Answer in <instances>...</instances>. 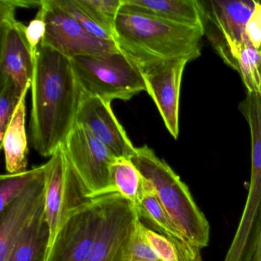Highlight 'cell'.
<instances>
[{
  "instance_id": "obj_1",
  "label": "cell",
  "mask_w": 261,
  "mask_h": 261,
  "mask_svg": "<svg viewBox=\"0 0 261 261\" xmlns=\"http://www.w3.org/2000/svg\"><path fill=\"white\" fill-rule=\"evenodd\" d=\"M31 88L32 144L39 155L51 157L75 126L83 91L70 59L42 43Z\"/></svg>"
},
{
  "instance_id": "obj_2",
  "label": "cell",
  "mask_w": 261,
  "mask_h": 261,
  "mask_svg": "<svg viewBox=\"0 0 261 261\" xmlns=\"http://www.w3.org/2000/svg\"><path fill=\"white\" fill-rule=\"evenodd\" d=\"M204 35V27L177 23L124 6L119 12L114 30L119 49L142 71L166 61L198 59Z\"/></svg>"
},
{
  "instance_id": "obj_3",
  "label": "cell",
  "mask_w": 261,
  "mask_h": 261,
  "mask_svg": "<svg viewBox=\"0 0 261 261\" xmlns=\"http://www.w3.org/2000/svg\"><path fill=\"white\" fill-rule=\"evenodd\" d=\"M131 160L150 181L162 205L181 233L200 250L207 247L210 240L208 221L175 171L146 145L136 147Z\"/></svg>"
},
{
  "instance_id": "obj_4",
  "label": "cell",
  "mask_w": 261,
  "mask_h": 261,
  "mask_svg": "<svg viewBox=\"0 0 261 261\" xmlns=\"http://www.w3.org/2000/svg\"><path fill=\"white\" fill-rule=\"evenodd\" d=\"M82 91L106 101L129 100L146 91L140 67L120 49L100 56L70 59Z\"/></svg>"
},
{
  "instance_id": "obj_5",
  "label": "cell",
  "mask_w": 261,
  "mask_h": 261,
  "mask_svg": "<svg viewBox=\"0 0 261 261\" xmlns=\"http://www.w3.org/2000/svg\"><path fill=\"white\" fill-rule=\"evenodd\" d=\"M62 148L77 175L85 198L91 200L115 193L110 169L117 157L88 129L76 124Z\"/></svg>"
},
{
  "instance_id": "obj_6",
  "label": "cell",
  "mask_w": 261,
  "mask_h": 261,
  "mask_svg": "<svg viewBox=\"0 0 261 261\" xmlns=\"http://www.w3.org/2000/svg\"><path fill=\"white\" fill-rule=\"evenodd\" d=\"M45 168V215L49 228L45 253L48 258L59 231L69 217L90 201L85 198L77 175L61 146Z\"/></svg>"
},
{
  "instance_id": "obj_7",
  "label": "cell",
  "mask_w": 261,
  "mask_h": 261,
  "mask_svg": "<svg viewBox=\"0 0 261 261\" xmlns=\"http://www.w3.org/2000/svg\"><path fill=\"white\" fill-rule=\"evenodd\" d=\"M202 4L204 34L224 63L237 71L240 55L249 44L245 27L255 0H210Z\"/></svg>"
},
{
  "instance_id": "obj_8",
  "label": "cell",
  "mask_w": 261,
  "mask_h": 261,
  "mask_svg": "<svg viewBox=\"0 0 261 261\" xmlns=\"http://www.w3.org/2000/svg\"><path fill=\"white\" fill-rule=\"evenodd\" d=\"M46 23L42 44L68 59L100 56L118 50L114 42L102 40L85 30L75 19L58 8L51 0H42L40 9Z\"/></svg>"
},
{
  "instance_id": "obj_9",
  "label": "cell",
  "mask_w": 261,
  "mask_h": 261,
  "mask_svg": "<svg viewBox=\"0 0 261 261\" xmlns=\"http://www.w3.org/2000/svg\"><path fill=\"white\" fill-rule=\"evenodd\" d=\"M100 198V221L86 261H117L139 216L129 201L117 192Z\"/></svg>"
},
{
  "instance_id": "obj_10",
  "label": "cell",
  "mask_w": 261,
  "mask_h": 261,
  "mask_svg": "<svg viewBox=\"0 0 261 261\" xmlns=\"http://www.w3.org/2000/svg\"><path fill=\"white\" fill-rule=\"evenodd\" d=\"M100 197L90 200L69 217L45 261H86L100 221Z\"/></svg>"
},
{
  "instance_id": "obj_11",
  "label": "cell",
  "mask_w": 261,
  "mask_h": 261,
  "mask_svg": "<svg viewBox=\"0 0 261 261\" xmlns=\"http://www.w3.org/2000/svg\"><path fill=\"white\" fill-rule=\"evenodd\" d=\"M190 61L177 59L143 70L146 92L155 102L165 126L174 139L179 134V99L185 68Z\"/></svg>"
},
{
  "instance_id": "obj_12",
  "label": "cell",
  "mask_w": 261,
  "mask_h": 261,
  "mask_svg": "<svg viewBox=\"0 0 261 261\" xmlns=\"http://www.w3.org/2000/svg\"><path fill=\"white\" fill-rule=\"evenodd\" d=\"M111 103L83 92L76 124L88 129L117 158L131 159L136 147L111 108Z\"/></svg>"
},
{
  "instance_id": "obj_13",
  "label": "cell",
  "mask_w": 261,
  "mask_h": 261,
  "mask_svg": "<svg viewBox=\"0 0 261 261\" xmlns=\"http://www.w3.org/2000/svg\"><path fill=\"white\" fill-rule=\"evenodd\" d=\"M25 30L16 17L0 19V74L13 80L21 95L31 88L35 69Z\"/></svg>"
},
{
  "instance_id": "obj_14",
  "label": "cell",
  "mask_w": 261,
  "mask_h": 261,
  "mask_svg": "<svg viewBox=\"0 0 261 261\" xmlns=\"http://www.w3.org/2000/svg\"><path fill=\"white\" fill-rule=\"evenodd\" d=\"M44 208L45 175L43 173L0 212V261L8 260L18 240Z\"/></svg>"
},
{
  "instance_id": "obj_15",
  "label": "cell",
  "mask_w": 261,
  "mask_h": 261,
  "mask_svg": "<svg viewBox=\"0 0 261 261\" xmlns=\"http://www.w3.org/2000/svg\"><path fill=\"white\" fill-rule=\"evenodd\" d=\"M137 213L141 221L144 220L151 226V229L172 241L185 260L203 261L201 250L193 245L175 225L160 203L153 186L146 178Z\"/></svg>"
},
{
  "instance_id": "obj_16",
  "label": "cell",
  "mask_w": 261,
  "mask_h": 261,
  "mask_svg": "<svg viewBox=\"0 0 261 261\" xmlns=\"http://www.w3.org/2000/svg\"><path fill=\"white\" fill-rule=\"evenodd\" d=\"M129 10L191 27H203L205 12L198 0H123Z\"/></svg>"
},
{
  "instance_id": "obj_17",
  "label": "cell",
  "mask_w": 261,
  "mask_h": 261,
  "mask_svg": "<svg viewBox=\"0 0 261 261\" xmlns=\"http://www.w3.org/2000/svg\"><path fill=\"white\" fill-rule=\"evenodd\" d=\"M25 96L21 97L19 105L5 134L0 141L5 155L6 169L9 174L19 173L27 169L28 140L25 131Z\"/></svg>"
},
{
  "instance_id": "obj_18",
  "label": "cell",
  "mask_w": 261,
  "mask_h": 261,
  "mask_svg": "<svg viewBox=\"0 0 261 261\" xmlns=\"http://www.w3.org/2000/svg\"><path fill=\"white\" fill-rule=\"evenodd\" d=\"M49 235L44 208L18 240L7 261H45Z\"/></svg>"
},
{
  "instance_id": "obj_19",
  "label": "cell",
  "mask_w": 261,
  "mask_h": 261,
  "mask_svg": "<svg viewBox=\"0 0 261 261\" xmlns=\"http://www.w3.org/2000/svg\"><path fill=\"white\" fill-rule=\"evenodd\" d=\"M110 172L116 192L129 201L137 212L143 190L144 177L131 159H116L111 164Z\"/></svg>"
},
{
  "instance_id": "obj_20",
  "label": "cell",
  "mask_w": 261,
  "mask_h": 261,
  "mask_svg": "<svg viewBox=\"0 0 261 261\" xmlns=\"http://www.w3.org/2000/svg\"><path fill=\"white\" fill-rule=\"evenodd\" d=\"M44 165L19 173L0 177V212L19 196L33 181L44 173Z\"/></svg>"
},
{
  "instance_id": "obj_21",
  "label": "cell",
  "mask_w": 261,
  "mask_h": 261,
  "mask_svg": "<svg viewBox=\"0 0 261 261\" xmlns=\"http://www.w3.org/2000/svg\"><path fill=\"white\" fill-rule=\"evenodd\" d=\"M247 93H260L261 49L248 44L240 55L237 65Z\"/></svg>"
},
{
  "instance_id": "obj_22",
  "label": "cell",
  "mask_w": 261,
  "mask_h": 261,
  "mask_svg": "<svg viewBox=\"0 0 261 261\" xmlns=\"http://www.w3.org/2000/svg\"><path fill=\"white\" fill-rule=\"evenodd\" d=\"M79 2L100 27L114 37L116 21L123 0H79Z\"/></svg>"
},
{
  "instance_id": "obj_23",
  "label": "cell",
  "mask_w": 261,
  "mask_h": 261,
  "mask_svg": "<svg viewBox=\"0 0 261 261\" xmlns=\"http://www.w3.org/2000/svg\"><path fill=\"white\" fill-rule=\"evenodd\" d=\"M55 6L75 19L85 30L102 40L115 42L114 36L98 25L79 0H51Z\"/></svg>"
},
{
  "instance_id": "obj_24",
  "label": "cell",
  "mask_w": 261,
  "mask_h": 261,
  "mask_svg": "<svg viewBox=\"0 0 261 261\" xmlns=\"http://www.w3.org/2000/svg\"><path fill=\"white\" fill-rule=\"evenodd\" d=\"M22 95L9 76L0 74V140L4 137Z\"/></svg>"
},
{
  "instance_id": "obj_25",
  "label": "cell",
  "mask_w": 261,
  "mask_h": 261,
  "mask_svg": "<svg viewBox=\"0 0 261 261\" xmlns=\"http://www.w3.org/2000/svg\"><path fill=\"white\" fill-rule=\"evenodd\" d=\"M144 233L151 247L161 261H186L172 241L144 224Z\"/></svg>"
},
{
  "instance_id": "obj_26",
  "label": "cell",
  "mask_w": 261,
  "mask_h": 261,
  "mask_svg": "<svg viewBox=\"0 0 261 261\" xmlns=\"http://www.w3.org/2000/svg\"><path fill=\"white\" fill-rule=\"evenodd\" d=\"M45 33H46V23L42 11L39 10L37 16L29 23L25 30V36L34 59H36L38 47L43 41Z\"/></svg>"
},
{
  "instance_id": "obj_27",
  "label": "cell",
  "mask_w": 261,
  "mask_h": 261,
  "mask_svg": "<svg viewBox=\"0 0 261 261\" xmlns=\"http://www.w3.org/2000/svg\"><path fill=\"white\" fill-rule=\"evenodd\" d=\"M245 35L250 45L261 49V1H255L254 9L246 24Z\"/></svg>"
},
{
  "instance_id": "obj_28",
  "label": "cell",
  "mask_w": 261,
  "mask_h": 261,
  "mask_svg": "<svg viewBox=\"0 0 261 261\" xmlns=\"http://www.w3.org/2000/svg\"><path fill=\"white\" fill-rule=\"evenodd\" d=\"M250 261H261V230L256 241L254 252Z\"/></svg>"
},
{
  "instance_id": "obj_29",
  "label": "cell",
  "mask_w": 261,
  "mask_h": 261,
  "mask_svg": "<svg viewBox=\"0 0 261 261\" xmlns=\"http://www.w3.org/2000/svg\"></svg>"
},
{
  "instance_id": "obj_30",
  "label": "cell",
  "mask_w": 261,
  "mask_h": 261,
  "mask_svg": "<svg viewBox=\"0 0 261 261\" xmlns=\"http://www.w3.org/2000/svg\"><path fill=\"white\" fill-rule=\"evenodd\" d=\"M260 94H261V90H260Z\"/></svg>"
}]
</instances>
